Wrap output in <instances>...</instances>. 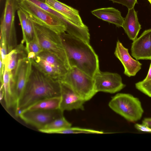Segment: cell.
Listing matches in <instances>:
<instances>
[{
    "mask_svg": "<svg viewBox=\"0 0 151 151\" xmlns=\"http://www.w3.org/2000/svg\"><path fill=\"white\" fill-rule=\"evenodd\" d=\"M63 113L60 109L52 110H27L21 111L19 116L26 123L39 129L56 119L63 116Z\"/></svg>",
    "mask_w": 151,
    "mask_h": 151,
    "instance_id": "obj_10",
    "label": "cell"
},
{
    "mask_svg": "<svg viewBox=\"0 0 151 151\" xmlns=\"http://www.w3.org/2000/svg\"><path fill=\"white\" fill-rule=\"evenodd\" d=\"M61 100V96L44 98L34 103L22 111L34 110H52L59 109Z\"/></svg>",
    "mask_w": 151,
    "mask_h": 151,
    "instance_id": "obj_20",
    "label": "cell"
},
{
    "mask_svg": "<svg viewBox=\"0 0 151 151\" xmlns=\"http://www.w3.org/2000/svg\"><path fill=\"white\" fill-rule=\"evenodd\" d=\"M142 124L151 128V118H145L142 121Z\"/></svg>",
    "mask_w": 151,
    "mask_h": 151,
    "instance_id": "obj_28",
    "label": "cell"
},
{
    "mask_svg": "<svg viewBox=\"0 0 151 151\" xmlns=\"http://www.w3.org/2000/svg\"><path fill=\"white\" fill-rule=\"evenodd\" d=\"M28 17V16H27ZM28 19L24 34L23 36V39L21 43L26 45L31 41L33 39L34 35L33 26L32 20L28 17Z\"/></svg>",
    "mask_w": 151,
    "mask_h": 151,
    "instance_id": "obj_24",
    "label": "cell"
},
{
    "mask_svg": "<svg viewBox=\"0 0 151 151\" xmlns=\"http://www.w3.org/2000/svg\"><path fill=\"white\" fill-rule=\"evenodd\" d=\"M19 8L33 21L61 35L67 32V24L63 20L27 0H20Z\"/></svg>",
    "mask_w": 151,
    "mask_h": 151,
    "instance_id": "obj_5",
    "label": "cell"
},
{
    "mask_svg": "<svg viewBox=\"0 0 151 151\" xmlns=\"http://www.w3.org/2000/svg\"><path fill=\"white\" fill-rule=\"evenodd\" d=\"M113 3L121 4L126 6L128 9L134 8L135 4L137 3V0H109Z\"/></svg>",
    "mask_w": 151,
    "mask_h": 151,
    "instance_id": "obj_26",
    "label": "cell"
},
{
    "mask_svg": "<svg viewBox=\"0 0 151 151\" xmlns=\"http://www.w3.org/2000/svg\"><path fill=\"white\" fill-rule=\"evenodd\" d=\"M95 88L97 93L103 92L113 93L125 87L120 75L116 73L103 72L100 70L93 77Z\"/></svg>",
    "mask_w": 151,
    "mask_h": 151,
    "instance_id": "obj_11",
    "label": "cell"
},
{
    "mask_svg": "<svg viewBox=\"0 0 151 151\" xmlns=\"http://www.w3.org/2000/svg\"><path fill=\"white\" fill-rule=\"evenodd\" d=\"M60 83L61 100L60 109L63 112L73 109L83 110V105L86 101L69 85Z\"/></svg>",
    "mask_w": 151,
    "mask_h": 151,
    "instance_id": "obj_14",
    "label": "cell"
},
{
    "mask_svg": "<svg viewBox=\"0 0 151 151\" xmlns=\"http://www.w3.org/2000/svg\"><path fill=\"white\" fill-rule=\"evenodd\" d=\"M44 1L64 18L68 25V33L89 43L90 35L88 28L83 23L78 10L57 0Z\"/></svg>",
    "mask_w": 151,
    "mask_h": 151,
    "instance_id": "obj_3",
    "label": "cell"
},
{
    "mask_svg": "<svg viewBox=\"0 0 151 151\" xmlns=\"http://www.w3.org/2000/svg\"><path fill=\"white\" fill-rule=\"evenodd\" d=\"M32 68L31 60L26 56L19 59L16 67L12 71V83L16 94L17 104L25 90Z\"/></svg>",
    "mask_w": 151,
    "mask_h": 151,
    "instance_id": "obj_12",
    "label": "cell"
},
{
    "mask_svg": "<svg viewBox=\"0 0 151 151\" xmlns=\"http://www.w3.org/2000/svg\"><path fill=\"white\" fill-rule=\"evenodd\" d=\"M32 21L35 35L44 51L55 56L70 68L60 35L48 27Z\"/></svg>",
    "mask_w": 151,
    "mask_h": 151,
    "instance_id": "obj_4",
    "label": "cell"
},
{
    "mask_svg": "<svg viewBox=\"0 0 151 151\" xmlns=\"http://www.w3.org/2000/svg\"><path fill=\"white\" fill-rule=\"evenodd\" d=\"M60 81L46 76L32 66L31 73L24 92L15 106V114L21 112L42 99L60 96Z\"/></svg>",
    "mask_w": 151,
    "mask_h": 151,
    "instance_id": "obj_1",
    "label": "cell"
},
{
    "mask_svg": "<svg viewBox=\"0 0 151 151\" xmlns=\"http://www.w3.org/2000/svg\"><path fill=\"white\" fill-rule=\"evenodd\" d=\"M60 81L70 86L85 101L97 93L93 78L76 67L70 68Z\"/></svg>",
    "mask_w": 151,
    "mask_h": 151,
    "instance_id": "obj_7",
    "label": "cell"
},
{
    "mask_svg": "<svg viewBox=\"0 0 151 151\" xmlns=\"http://www.w3.org/2000/svg\"><path fill=\"white\" fill-rule=\"evenodd\" d=\"M20 0H5L1 18V34L6 38L8 53L17 45L14 20L16 12L19 8Z\"/></svg>",
    "mask_w": 151,
    "mask_h": 151,
    "instance_id": "obj_9",
    "label": "cell"
},
{
    "mask_svg": "<svg viewBox=\"0 0 151 151\" xmlns=\"http://www.w3.org/2000/svg\"><path fill=\"white\" fill-rule=\"evenodd\" d=\"M27 56L25 46L21 43L6 55L4 62V70L12 71L17 67L19 59Z\"/></svg>",
    "mask_w": 151,
    "mask_h": 151,
    "instance_id": "obj_19",
    "label": "cell"
},
{
    "mask_svg": "<svg viewBox=\"0 0 151 151\" xmlns=\"http://www.w3.org/2000/svg\"><path fill=\"white\" fill-rule=\"evenodd\" d=\"M135 86L138 90L151 97V80L139 81L135 83Z\"/></svg>",
    "mask_w": 151,
    "mask_h": 151,
    "instance_id": "obj_25",
    "label": "cell"
},
{
    "mask_svg": "<svg viewBox=\"0 0 151 151\" xmlns=\"http://www.w3.org/2000/svg\"><path fill=\"white\" fill-rule=\"evenodd\" d=\"M30 59L33 67L48 77L59 81L70 68L56 56L45 51Z\"/></svg>",
    "mask_w": 151,
    "mask_h": 151,
    "instance_id": "obj_8",
    "label": "cell"
},
{
    "mask_svg": "<svg viewBox=\"0 0 151 151\" xmlns=\"http://www.w3.org/2000/svg\"><path fill=\"white\" fill-rule=\"evenodd\" d=\"M27 57L29 59L44 51L35 34L32 40L26 45Z\"/></svg>",
    "mask_w": 151,
    "mask_h": 151,
    "instance_id": "obj_23",
    "label": "cell"
},
{
    "mask_svg": "<svg viewBox=\"0 0 151 151\" xmlns=\"http://www.w3.org/2000/svg\"><path fill=\"white\" fill-rule=\"evenodd\" d=\"M48 134H78L90 133L102 134L104 133L101 131L96 130L90 129L82 128L76 127H70L57 130L47 132Z\"/></svg>",
    "mask_w": 151,
    "mask_h": 151,
    "instance_id": "obj_22",
    "label": "cell"
},
{
    "mask_svg": "<svg viewBox=\"0 0 151 151\" xmlns=\"http://www.w3.org/2000/svg\"><path fill=\"white\" fill-rule=\"evenodd\" d=\"M122 27L130 40L133 41L137 38L141 27L134 8L128 9Z\"/></svg>",
    "mask_w": 151,
    "mask_h": 151,
    "instance_id": "obj_16",
    "label": "cell"
},
{
    "mask_svg": "<svg viewBox=\"0 0 151 151\" xmlns=\"http://www.w3.org/2000/svg\"><path fill=\"white\" fill-rule=\"evenodd\" d=\"M114 54L123 66L124 74L128 77L135 76L141 68L142 64L132 57L128 49L119 40L116 42Z\"/></svg>",
    "mask_w": 151,
    "mask_h": 151,
    "instance_id": "obj_15",
    "label": "cell"
},
{
    "mask_svg": "<svg viewBox=\"0 0 151 151\" xmlns=\"http://www.w3.org/2000/svg\"><path fill=\"white\" fill-rule=\"evenodd\" d=\"M150 3L151 4V0H148Z\"/></svg>",
    "mask_w": 151,
    "mask_h": 151,
    "instance_id": "obj_30",
    "label": "cell"
},
{
    "mask_svg": "<svg viewBox=\"0 0 151 151\" xmlns=\"http://www.w3.org/2000/svg\"><path fill=\"white\" fill-rule=\"evenodd\" d=\"M134 127L138 130L141 132H151V128L142 124L136 123L134 124Z\"/></svg>",
    "mask_w": 151,
    "mask_h": 151,
    "instance_id": "obj_27",
    "label": "cell"
},
{
    "mask_svg": "<svg viewBox=\"0 0 151 151\" xmlns=\"http://www.w3.org/2000/svg\"><path fill=\"white\" fill-rule=\"evenodd\" d=\"M71 124L68 122L63 116L58 118L46 125L42 128L38 129L43 133L71 127Z\"/></svg>",
    "mask_w": 151,
    "mask_h": 151,
    "instance_id": "obj_21",
    "label": "cell"
},
{
    "mask_svg": "<svg viewBox=\"0 0 151 151\" xmlns=\"http://www.w3.org/2000/svg\"><path fill=\"white\" fill-rule=\"evenodd\" d=\"M12 71L4 70L2 83L4 89V99L6 106L8 109L15 107L17 103L16 92L12 83Z\"/></svg>",
    "mask_w": 151,
    "mask_h": 151,
    "instance_id": "obj_18",
    "label": "cell"
},
{
    "mask_svg": "<svg viewBox=\"0 0 151 151\" xmlns=\"http://www.w3.org/2000/svg\"><path fill=\"white\" fill-rule=\"evenodd\" d=\"M92 14L97 18L114 24L118 27H122L124 19L121 12L113 7L97 9L91 11Z\"/></svg>",
    "mask_w": 151,
    "mask_h": 151,
    "instance_id": "obj_17",
    "label": "cell"
},
{
    "mask_svg": "<svg viewBox=\"0 0 151 151\" xmlns=\"http://www.w3.org/2000/svg\"><path fill=\"white\" fill-rule=\"evenodd\" d=\"M60 35L70 68H77L93 78L100 70L99 60L89 43L66 32Z\"/></svg>",
    "mask_w": 151,
    "mask_h": 151,
    "instance_id": "obj_2",
    "label": "cell"
},
{
    "mask_svg": "<svg viewBox=\"0 0 151 151\" xmlns=\"http://www.w3.org/2000/svg\"><path fill=\"white\" fill-rule=\"evenodd\" d=\"M131 50L136 60H151V28L145 30L133 41Z\"/></svg>",
    "mask_w": 151,
    "mask_h": 151,
    "instance_id": "obj_13",
    "label": "cell"
},
{
    "mask_svg": "<svg viewBox=\"0 0 151 151\" xmlns=\"http://www.w3.org/2000/svg\"><path fill=\"white\" fill-rule=\"evenodd\" d=\"M151 80V62L150 63L149 69L147 75L145 78L143 80L147 81Z\"/></svg>",
    "mask_w": 151,
    "mask_h": 151,
    "instance_id": "obj_29",
    "label": "cell"
},
{
    "mask_svg": "<svg viewBox=\"0 0 151 151\" xmlns=\"http://www.w3.org/2000/svg\"><path fill=\"white\" fill-rule=\"evenodd\" d=\"M109 106L115 112L131 122L139 120L144 112L139 99L128 93L117 94L112 98Z\"/></svg>",
    "mask_w": 151,
    "mask_h": 151,
    "instance_id": "obj_6",
    "label": "cell"
}]
</instances>
